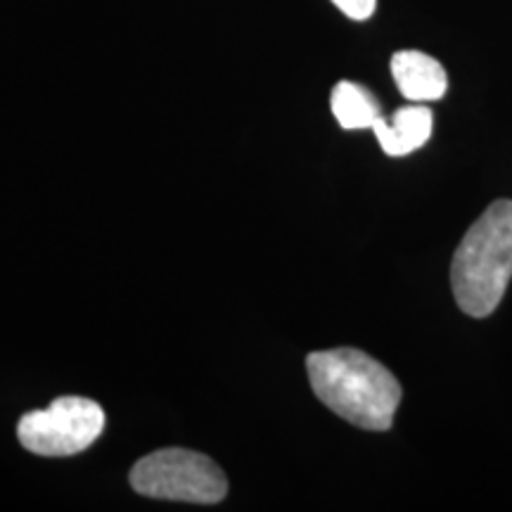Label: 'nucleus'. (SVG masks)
<instances>
[{"label": "nucleus", "instance_id": "1", "mask_svg": "<svg viewBox=\"0 0 512 512\" xmlns=\"http://www.w3.org/2000/svg\"><path fill=\"white\" fill-rule=\"evenodd\" d=\"M313 394L332 413L370 432H387L401 403V384L361 349L313 351L306 358Z\"/></svg>", "mask_w": 512, "mask_h": 512}, {"label": "nucleus", "instance_id": "2", "mask_svg": "<svg viewBox=\"0 0 512 512\" xmlns=\"http://www.w3.org/2000/svg\"><path fill=\"white\" fill-rule=\"evenodd\" d=\"M512 280V200L489 204L472 223L451 261V287L460 311L486 318Z\"/></svg>", "mask_w": 512, "mask_h": 512}, {"label": "nucleus", "instance_id": "3", "mask_svg": "<svg viewBox=\"0 0 512 512\" xmlns=\"http://www.w3.org/2000/svg\"><path fill=\"white\" fill-rule=\"evenodd\" d=\"M138 494L181 503H219L228 494V479L209 456L188 448H162L140 458L131 470Z\"/></svg>", "mask_w": 512, "mask_h": 512}, {"label": "nucleus", "instance_id": "4", "mask_svg": "<svg viewBox=\"0 0 512 512\" xmlns=\"http://www.w3.org/2000/svg\"><path fill=\"white\" fill-rule=\"evenodd\" d=\"M102 430L105 411L98 403L81 396H62L43 411L24 415L17 425V437L36 456L64 458L93 446Z\"/></svg>", "mask_w": 512, "mask_h": 512}, {"label": "nucleus", "instance_id": "5", "mask_svg": "<svg viewBox=\"0 0 512 512\" xmlns=\"http://www.w3.org/2000/svg\"><path fill=\"white\" fill-rule=\"evenodd\" d=\"M434 114L427 105H406L396 110L392 117H380L373 124L377 143L389 157H406L420 150L432 136Z\"/></svg>", "mask_w": 512, "mask_h": 512}, {"label": "nucleus", "instance_id": "6", "mask_svg": "<svg viewBox=\"0 0 512 512\" xmlns=\"http://www.w3.org/2000/svg\"><path fill=\"white\" fill-rule=\"evenodd\" d=\"M392 76L401 95L411 102H434L446 95L448 76L439 60L420 50H401L392 57Z\"/></svg>", "mask_w": 512, "mask_h": 512}, {"label": "nucleus", "instance_id": "7", "mask_svg": "<svg viewBox=\"0 0 512 512\" xmlns=\"http://www.w3.org/2000/svg\"><path fill=\"white\" fill-rule=\"evenodd\" d=\"M330 107L339 126L354 131V128H373L377 119L382 117L380 102L366 86L354 81H339L332 88Z\"/></svg>", "mask_w": 512, "mask_h": 512}, {"label": "nucleus", "instance_id": "8", "mask_svg": "<svg viewBox=\"0 0 512 512\" xmlns=\"http://www.w3.org/2000/svg\"><path fill=\"white\" fill-rule=\"evenodd\" d=\"M332 3H335L349 19H356V22L373 17V12L377 8V0H332Z\"/></svg>", "mask_w": 512, "mask_h": 512}]
</instances>
